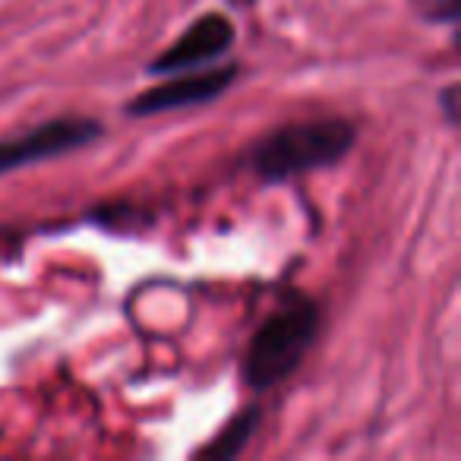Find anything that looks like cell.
<instances>
[{"label": "cell", "mask_w": 461, "mask_h": 461, "mask_svg": "<svg viewBox=\"0 0 461 461\" xmlns=\"http://www.w3.org/2000/svg\"><path fill=\"white\" fill-rule=\"evenodd\" d=\"M357 142V130L341 117H316L278 127L250 152V165L269 184L301 177L316 167H329L341 161Z\"/></svg>", "instance_id": "1"}, {"label": "cell", "mask_w": 461, "mask_h": 461, "mask_svg": "<svg viewBox=\"0 0 461 461\" xmlns=\"http://www.w3.org/2000/svg\"><path fill=\"white\" fill-rule=\"evenodd\" d=\"M320 329V310L301 291H291L282 307L259 322L244 357V379L257 392H266L288 379L313 345Z\"/></svg>", "instance_id": "2"}, {"label": "cell", "mask_w": 461, "mask_h": 461, "mask_svg": "<svg viewBox=\"0 0 461 461\" xmlns=\"http://www.w3.org/2000/svg\"><path fill=\"white\" fill-rule=\"evenodd\" d=\"M102 133L104 127L95 117H54V121L26 130L23 136L0 140V177L26 165H35V161L77 152V149L95 142Z\"/></svg>", "instance_id": "3"}, {"label": "cell", "mask_w": 461, "mask_h": 461, "mask_svg": "<svg viewBox=\"0 0 461 461\" xmlns=\"http://www.w3.org/2000/svg\"><path fill=\"white\" fill-rule=\"evenodd\" d=\"M234 45V26L224 14H205L196 23L184 29L177 41L171 48L158 54V58L149 64V73H186L196 70L203 64H212L221 54L230 51Z\"/></svg>", "instance_id": "4"}, {"label": "cell", "mask_w": 461, "mask_h": 461, "mask_svg": "<svg viewBox=\"0 0 461 461\" xmlns=\"http://www.w3.org/2000/svg\"><path fill=\"white\" fill-rule=\"evenodd\" d=\"M238 64L218 67V70L193 73V77H177L171 83H158L152 89L140 92L136 98L127 102V114L133 117H149L161 114V111L174 108H193V104H209L215 102L221 92H228L238 79Z\"/></svg>", "instance_id": "5"}, {"label": "cell", "mask_w": 461, "mask_h": 461, "mask_svg": "<svg viewBox=\"0 0 461 461\" xmlns=\"http://www.w3.org/2000/svg\"><path fill=\"white\" fill-rule=\"evenodd\" d=\"M259 417H263V414H259V408H247L244 414L234 417V420H230L228 427H224L221 433H218L199 455H203V458H212V461L238 458V455L247 448V442L253 439V433H257Z\"/></svg>", "instance_id": "6"}, {"label": "cell", "mask_w": 461, "mask_h": 461, "mask_svg": "<svg viewBox=\"0 0 461 461\" xmlns=\"http://www.w3.org/2000/svg\"><path fill=\"white\" fill-rule=\"evenodd\" d=\"M458 14H461V0H433L429 10H423V16L433 23H458Z\"/></svg>", "instance_id": "7"}, {"label": "cell", "mask_w": 461, "mask_h": 461, "mask_svg": "<svg viewBox=\"0 0 461 461\" xmlns=\"http://www.w3.org/2000/svg\"><path fill=\"white\" fill-rule=\"evenodd\" d=\"M439 104H442V114H446V121L458 123V83H448L446 89L439 92Z\"/></svg>", "instance_id": "8"}]
</instances>
